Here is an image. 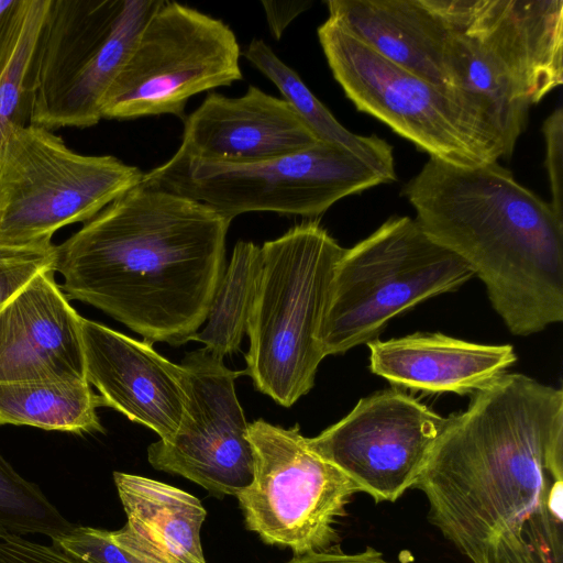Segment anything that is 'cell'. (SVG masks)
<instances>
[{
  "label": "cell",
  "mask_w": 563,
  "mask_h": 563,
  "mask_svg": "<svg viewBox=\"0 0 563 563\" xmlns=\"http://www.w3.org/2000/svg\"><path fill=\"white\" fill-rule=\"evenodd\" d=\"M413 488L471 563H563V390L518 373L476 390Z\"/></svg>",
  "instance_id": "1"
},
{
  "label": "cell",
  "mask_w": 563,
  "mask_h": 563,
  "mask_svg": "<svg viewBox=\"0 0 563 563\" xmlns=\"http://www.w3.org/2000/svg\"><path fill=\"white\" fill-rule=\"evenodd\" d=\"M230 223L205 203L141 183L56 245L54 272L68 300L152 343L179 346L206 322Z\"/></svg>",
  "instance_id": "2"
},
{
  "label": "cell",
  "mask_w": 563,
  "mask_h": 563,
  "mask_svg": "<svg viewBox=\"0 0 563 563\" xmlns=\"http://www.w3.org/2000/svg\"><path fill=\"white\" fill-rule=\"evenodd\" d=\"M415 219L484 283L514 335L563 320V220L497 161L463 167L430 157L402 188Z\"/></svg>",
  "instance_id": "3"
},
{
  "label": "cell",
  "mask_w": 563,
  "mask_h": 563,
  "mask_svg": "<svg viewBox=\"0 0 563 563\" xmlns=\"http://www.w3.org/2000/svg\"><path fill=\"white\" fill-rule=\"evenodd\" d=\"M343 251L312 220L291 227L261 246L244 374L258 391L283 407H291L311 390L325 357L319 332Z\"/></svg>",
  "instance_id": "4"
},
{
  "label": "cell",
  "mask_w": 563,
  "mask_h": 563,
  "mask_svg": "<svg viewBox=\"0 0 563 563\" xmlns=\"http://www.w3.org/2000/svg\"><path fill=\"white\" fill-rule=\"evenodd\" d=\"M474 276L416 220L389 218L335 265L319 332L324 356L368 343L396 316Z\"/></svg>",
  "instance_id": "5"
},
{
  "label": "cell",
  "mask_w": 563,
  "mask_h": 563,
  "mask_svg": "<svg viewBox=\"0 0 563 563\" xmlns=\"http://www.w3.org/2000/svg\"><path fill=\"white\" fill-rule=\"evenodd\" d=\"M318 38L334 79L356 109L418 150L463 167L505 158L497 132L455 89L393 64L329 18L318 27Z\"/></svg>",
  "instance_id": "6"
},
{
  "label": "cell",
  "mask_w": 563,
  "mask_h": 563,
  "mask_svg": "<svg viewBox=\"0 0 563 563\" xmlns=\"http://www.w3.org/2000/svg\"><path fill=\"white\" fill-rule=\"evenodd\" d=\"M112 155H84L36 124L9 130L0 146V244L51 242L143 181Z\"/></svg>",
  "instance_id": "7"
},
{
  "label": "cell",
  "mask_w": 563,
  "mask_h": 563,
  "mask_svg": "<svg viewBox=\"0 0 563 563\" xmlns=\"http://www.w3.org/2000/svg\"><path fill=\"white\" fill-rule=\"evenodd\" d=\"M163 0H49L38 41L31 124L88 128Z\"/></svg>",
  "instance_id": "8"
},
{
  "label": "cell",
  "mask_w": 563,
  "mask_h": 563,
  "mask_svg": "<svg viewBox=\"0 0 563 563\" xmlns=\"http://www.w3.org/2000/svg\"><path fill=\"white\" fill-rule=\"evenodd\" d=\"M144 184L205 203L232 221L246 212L317 217L344 197L387 184L367 163L318 142L253 163H212L175 154L144 173Z\"/></svg>",
  "instance_id": "9"
},
{
  "label": "cell",
  "mask_w": 563,
  "mask_h": 563,
  "mask_svg": "<svg viewBox=\"0 0 563 563\" xmlns=\"http://www.w3.org/2000/svg\"><path fill=\"white\" fill-rule=\"evenodd\" d=\"M241 49L222 20L163 0L101 104L102 119L185 118L197 93L242 79Z\"/></svg>",
  "instance_id": "10"
},
{
  "label": "cell",
  "mask_w": 563,
  "mask_h": 563,
  "mask_svg": "<svg viewBox=\"0 0 563 563\" xmlns=\"http://www.w3.org/2000/svg\"><path fill=\"white\" fill-rule=\"evenodd\" d=\"M249 440L254 477L236 495L247 529L295 555L333 547L356 485L309 446L298 424L286 429L257 419L249 423Z\"/></svg>",
  "instance_id": "11"
},
{
  "label": "cell",
  "mask_w": 563,
  "mask_h": 563,
  "mask_svg": "<svg viewBox=\"0 0 563 563\" xmlns=\"http://www.w3.org/2000/svg\"><path fill=\"white\" fill-rule=\"evenodd\" d=\"M449 422L396 389L361 398L309 446L376 503L396 501L413 488Z\"/></svg>",
  "instance_id": "12"
},
{
  "label": "cell",
  "mask_w": 563,
  "mask_h": 563,
  "mask_svg": "<svg viewBox=\"0 0 563 563\" xmlns=\"http://www.w3.org/2000/svg\"><path fill=\"white\" fill-rule=\"evenodd\" d=\"M181 365L189 382L186 417L172 439L148 445L147 460L214 496H236L254 477L249 423L234 386L244 371L228 368L205 349L187 353Z\"/></svg>",
  "instance_id": "13"
},
{
  "label": "cell",
  "mask_w": 563,
  "mask_h": 563,
  "mask_svg": "<svg viewBox=\"0 0 563 563\" xmlns=\"http://www.w3.org/2000/svg\"><path fill=\"white\" fill-rule=\"evenodd\" d=\"M450 33L475 38L531 104L563 81L562 0H428Z\"/></svg>",
  "instance_id": "14"
},
{
  "label": "cell",
  "mask_w": 563,
  "mask_h": 563,
  "mask_svg": "<svg viewBox=\"0 0 563 563\" xmlns=\"http://www.w3.org/2000/svg\"><path fill=\"white\" fill-rule=\"evenodd\" d=\"M87 382L103 401L129 420L172 439L188 406L185 367L161 355L153 343L139 341L104 324L80 319Z\"/></svg>",
  "instance_id": "15"
},
{
  "label": "cell",
  "mask_w": 563,
  "mask_h": 563,
  "mask_svg": "<svg viewBox=\"0 0 563 563\" xmlns=\"http://www.w3.org/2000/svg\"><path fill=\"white\" fill-rule=\"evenodd\" d=\"M320 142L280 98L255 86L241 97L210 93L184 118L175 155L212 163H253L306 150Z\"/></svg>",
  "instance_id": "16"
},
{
  "label": "cell",
  "mask_w": 563,
  "mask_h": 563,
  "mask_svg": "<svg viewBox=\"0 0 563 563\" xmlns=\"http://www.w3.org/2000/svg\"><path fill=\"white\" fill-rule=\"evenodd\" d=\"M54 273L37 274L0 310V383L87 380L81 316Z\"/></svg>",
  "instance_id": "17"
},
{
  "label": "cell",
  "mask_w": 563,
  "mask_h": 563,
  "mask_svg": "<svg viewBox=\"0 0 563 563\" xmlns=\"http://www.w3.org/2000/svg\"><path fill=\"white\" fill-rule=\"evenodd\" d=\"M369 368L395 386L430 394H473L517 361L510 344H479L443 333L374 339Z\"/></svg>",
  "instance_id": "18"
},
{
  "label": "cell",
  "mask_w": 563,
  "mask_h": 563,
  "mask_svg": "<svg viewBox=\"0 0 563 563\" xmlns=\"http://www.w3.org/2000/svg\"><path fill=\"white\" fill-rule=\"evenodd\" d=\"M329 19L393 64L450 87V32L427 0H328Z\"/></svg>",
  "instance_id": "19"
},
{
  "label": "cell",
  "mask_w": 563,
  "mask_h": 563,
  "mask_svg": "<svg viewBox=\"0 0 563 563\" xmlns=\"http://www.w3.org/2000/svg\"><path fill=\"white\" fill-rule=\"evenodd\" d=\"M126 515L111 539L157 563H207L200 530L207 510L194 495L169 484L123 472L113 473Z\"/></svg>",
  "instance_id": "20"
},
{
  "label": "cell",
  "mask_w": 563,
  "mask_h": 563,
  "mask_svg": "<svg viewBox=\"0 0 563 563\" xmlns=\"http://www.w3.org/2000/svg\"><path fill=\"white\" fill-rule=\"evenodd\" d=\"M445 67L450 87L484 114L509 158L527 126L528 98L497 57L467 35L450 33Z\"/></svg>",
  "instance_id": "21"
},
{
  "label": "cell",
  "mask_w": 563,
  "mask_h": 563,
  "mask_svg": "<svg viewBox=\"0 0 563 563\" xmlns=\"http://www.w3.org/2000/svg\"><path fill=\"white\" fill-rule=\"evenodd\" d=\"M242 54L277 87L282 99L319 141L351 152L378 172L387 184L397 180L393 147L375 134L358 135L344 128L263 40L253 38Z\"/></svg>",
  "instance_id": "22"
},
{
  "label": "cell",
  "mask_w": 563,
  "mask_h": 563,
  "mask_svg": "<svg viewBox=\"0 0 563 563\" xmlns=\"http://www.w3.org/2000/svg\"><path fill=\"white\" fill-rule=\"evenodd\" d=\"M99 407L102 398L87 380L0 383V424L77 434L104 432Z\"/></svg>",
  "instance_id": "23"
},
{
  "label": "cell",
  "mask_w": 563,
  "mask_h": 563,
  "mask_svg": "<svg viewBox=\"0 0 563 563\" xmlns=\"http://www.w3.org/2000/svg\"><path fill=\"white\" fill-rule=\"evenodd\" d=\"M261 247L236 242L230 263L214 291L206 325L191 341L200 342L214 357L236 352L247 331L261 273Z\"/></svg>",
  "instance_id": "24"
},
{
  "label": "cell",
  "mask_w": 563,
  "mask_h": 563,
  "mask_svg": "<svg viewBox=\"0 0 563 563\" xmlns=\"http://www.w3.org/2000/svg\"><path fill=\"white\" fill-rule=\"evenodd\" d=\"M48 5L49 0H29L14 54L0 78V146L10 129L31 121L38 41Z\"/></svg>",
  "instance_id": "25"
},
{
  "label": "cell",
  "mask_w": 563,
  "mask_h": 563,
  "mask_svg": "<svg viewBox=\"0 0 563 563\" xmlns=\"http://www.w3.org/2000/svg\"><path fill=\"white\" fill-rule=\"evenodd\" d=\"M73 526L40 487L23 478L0 453V539L42 534L52 541Z\"/></svg>",
  "instance_id": "26"
},
{
  "label": "cell",
  "mask_w": 563,
  "mask_h": 563,
  "mask_svg": "<svg viewBox=\"0 0 563 563\" xmlns=\"http://www.w3.org/2000/svg\"><path fill=\"white\" fill-rule=\"evenodd\" d=\"M55 247L52 241L24 245L0 244V310L37 274L54 271Z\"/></svg>",
  "instance_id": "27"
},
{
  "label": "cell",
  "mask_w": 563,
  "mask_h": 563,
  "mask_svg": "<svg viewBox=\"0 0 563 563\" xmlns=\"http://www.w3.org/2000/svg\"><path fill=\"white\" fill-rule=\"evenodd\" d=\"M52 543L87 563H157L114 542L110 531L88 526L74 525Z\"/></svg>",
  "instance_id": "28"
},
{
  "label": "cell",
  "mask_w": 563,
  "mask_h": 563,
  "mask_svg": "<svg viewBox=\"0 0 563 563\" xmlns=\"http://www.w3.org/2000/svg\"><path fill=\"white\" fill-rule=\"evenodd\" d=\"M545 168L551 190V207L563 220V110L556 108L543 122Z\"/></svg>",
  "instance_id": "29"
},
{
  "label": "cell",
  "mask_w": 563,
  "mask_h": 563,
  "mask_svg": "<svg viewBox=\"0 0 563 563\" xmlns=\"http://www.w3.org/2000/svg\"><path fill=\"white\" fill-rule=\"evenodd\" d=\"M29 0H0V78L19 42Z\"/></svg>",
  "instance_id": "30"
},
{
  "label": "cell",
  "mask_w": 563,
  "mask_h": 563,
  "mask_svg": "<svg viewBox=\"0 0 563 563\" xmlns=\"http://www.w3.org/2000/svg\"><path fill=\"white\" fill-rule=\"evenodd\" d=\"M287 563H395L384 559L383 554L372 547L361 552L346 553L338 547L319 552L294 555Z\"/></svg>",
  "instance_id": "31"
},
{
  "label": "cell",
  "mask_w": 563,
  "mask_h": 563,
  "mask_svg": "<svg viewBox=\"0 0 563 563\" xmlns=\"http://www.w3.org/2000/svg\"><path fill=\"white\" fill-rule=\"evenodd\" d=\"M271 33L279 40L288 26L303 11L312 5L310 0L262 1Z\"/></svg>",
  "instance_id": "32"
},
{
  "label": "cell",
  "mask_w": 563,
  "mask_h": 563,
  "mask_svg": "<svg viewBox=\"0 0 563 563\" xmlns=\"http://www.w3.org/2000/svg\"><path fill=\"white\" fill-rule=\"evenodd\" d=\"M41 563H87L68 552L55 551L46 556Z\"/></svg>",
  "instance_id": "33"
},
{
  "label": "cell",
  "mask_w": 563,
  "mask_h": 563,
  "mask_svg": "<svg viewBox=\"0 0 563 563\" xmlns=\"http://www.w3.org/2000/svg\"><path fill=\"white\" fill-rule=\"evenodd\" d=\"M505 563H509V562H505Z\"/></svg>",
  "instance_id": "34"
}]
</instances>
